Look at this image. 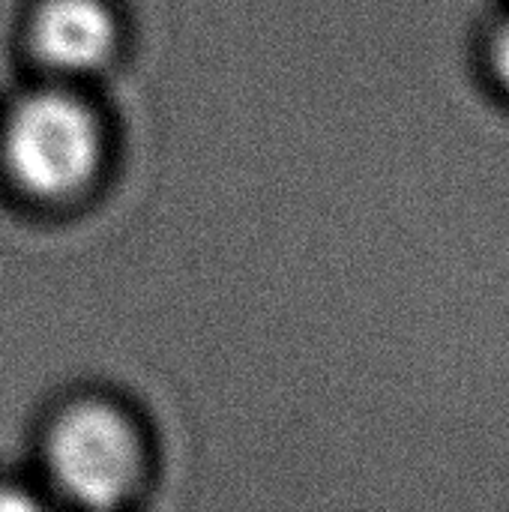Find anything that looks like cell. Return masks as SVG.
Listing matches in <instances>:
<instances>
[{"mask_svg":"<svg viewBox=\"0 0 509 512\" xmlns=\"http://www.w3.org/2000/svg\"><path fill=\"white\" fill-rule=\"evenodd\" d=\"M0 159L12 183L30 198L66 201L99 174L105 132L78 93L42 87L9 108L0 126Z\"/></svg>","mask_w":509,"mask_h":512,"instance_id":"1","label":"cell"},{"mask_svg":"<svg viewBox=\"0 0 509 512\" xmlns=\"http://www.w3.org/2000/svg\"><path fill=\"white\" fill-rule=\"evenodd\" d=\"M51 486L90 510L120 507L138 486L144 444L135 423L105 399H75L45 429Z\"/></svg>","mask_w":509,"mask_h":512,"instance_id":"2","label":"cell"},{"mask_svg":"<svg viewBox=\"0 0 509 512\" xmlns=\"http://www.w3.org/2000/svg\"><path fill=\"white\" fill-rule=\"evenodd\" d=\"M36 60L60 78H81L108 63L117 21L105 0H42L30 18Z\"/></svg>","mask_w":509,"mask_h":512,"instance_id":"3","label":"cell"},{"mask_svg":"<svg viewBox=\"0 0 509 512\" xmlns=\"http://www.w3.org/2000/svg\"><path fill=\"white\" fill-rule=\"evenodd\" d=\"M489 57H492V72H495L498 84L509 93V21H504V24L498 27L495 39H492Z\"/></svg>","mask_w":509,"mask_h":512,"instance_id":"4","label":"cell"}]
</instances>
